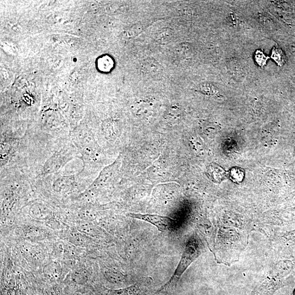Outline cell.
<instances>
[{
	"mask_svg": "<svg viewBox=\"0 0 295 295\" xmlns=\"http://www.w3.org/2000/svg\"><path fill=\"white\" fill-rule=\"evenodd\" d=\"M133 219H138L151 224L156 227L160 232H165L166 231L174 229L177 221L172 218L156 214H144L130 213L127 214Z\"/></svg>",
	"mask_w": 295,
	"mask_h": 295,
	"instance_id": "5b68a950",
	"label": "cell"
},
{
	"mask_svg": "<svg viewBox=\"0 0 295 295\" xmlns=\"http://www.w3.org/2000/svg\"><path fill=\"white\" fill-rule=\"evenodd\" d=\"M160 65L155 59L148 57L141 63V72L145 76H153L160 72Z\"/></svg>",
	"mask_w": 295,
	"mask_h": 295,
	"instance_id": "52a82bcc",
	"label": "cell"
},
{
	"mask_svg": "<svg viewBox=\"0 0 295 295\" xmlns=\"http://www.w3.org/2000/svg\"><path fill=\"white\" fill-rule=\"evenodd\" d=\"M255 59L256 63L261 66H264L266 65L267 60L269 59L268 56H266L262 51L258 50L256 51L255 55Z\"/></svg>",
	"mask_w": 295,
	"mask_h": 295,
	"instance_id": "4fadbf2b",
	"label": "cell"
},
{
	"mask_svg": "<svg viewBox=\"0 0 295 295\" xmlns=\"http://www.w3.org/2000/svg\"><path fill=\"white\" fill-rule=\"evenodd\" d=\"M119 166V162L116 161L110 166L107 167L102 171L96 180L95 181V185H99L107 183L114 177L116 173Z\"/></svg>",
	"mask_w": 295,
	"mask_h": 295,
	"instance_id": "ba28073f",
	"label": "cell"
},
{
	"mask_svg": "<svg viewBox=\"0 0 295 295\" xmlns=\"http://www.w3.org/2000/svg\"><path fill=\"white\" fill-rule=\"evenodd\" d=\"M134 112L138 117H148L151 114L152 107L146 102H137L133 107Z\"/></svg>",
	"mask_w": 295,
	"mask_h": 295,
	"instance_id": "30bf717a",
	"label": "cell"
},
{
	"mask_svg": "<svg viewBox=\"0 0 295 295\" xmlns=\"http://www.w3.org/2000/svg\"><path fill=\"white\" fill-rule=\"evenodd\" d=\"M293 295H295V289L293 291Z\"/></svg>",
	"mask_w": 295,
	"mask_h": 295,
	"instance_id": "9a60e30c",
	"label": "cell"
},
{
	"mask_svg": "<svg viewBox=\"0 0 295 295\" xmlns=\"http://www.w3.org/2000/svg\"><path fill=\"white\" fill-rule=\"evenodd\" d=\"M271 58L276 62L280 66H283L286 62V57L283 51L275 47L272 50Z\"/></svg>",
	"mask_w": 295,
	"mask_h": 295,
	"instance_id": "7c38bea8",
	"label": "cell"
},
{
	"mask_svg": "<svg viewBox=\"0 0 295 295\" xmlns=\"http://www.w3.org/2000/svg\"><path fill=\"white\" fill-rule=\"evenodd\" d=\"M294 266L290 260L279 261L249 295H273L279 288L289 284Z\"/></svg>",
	"mask_w": 295,
	"mask_h": 295,
	"instance_id": "6da1fadb",
	"label": "cell"
},
{
	"mask_svg": "<svg viewBox=\"0 0 295 295\" xmlns=\"http://www.w3.org/2000/svg\"><path fill=\"white\" fill-rule=\"evenodd\" d=\"M154 281L151 278H143L135 283L119 289H105L101 295H147L153 290Z\"/></svg>",
	"mask_w": 295,
	"mask_h": 295,
	"instance_id": "277c9868",
	"label": "cell"
},
{
	"mask_svg": "<svg viewBox=\"0 0 295 295\" xmlns=\"http://www.w3.org/2000/svg\"><path fill=\"white\" fill-rule=\"evenodd\" d=\"M143 30V27L142 26H141V25H134L133 28H132V29L131 30V36H135L136 35H137V34H138L139 33H140V32L141 31H142Z\"/></svg>",
	"mask_w": 295,
	"mask_h": 295,
	"instance_id": "5bb4252c",
	"label": "cell"
},
{
	"mask_svg": "<svg viewBox=\"0 0 295 295\" xmlns=\"http://www.w3.org/2000/svg\"><path fill=\"white\" fill-rule=\"evenodd\" d=\"M202 243L197 236H192L186 243L181 259L172 276L180 280L182 275L202 253Z\"/></svg>",
	"mask_w": 295,
	"mask_h": 295,
	"instance_id": "7a4b0ae2",
	"label": "cell"
},
{
	"mask_svg": "<svg viewBox=\"0 0 295 295\" xmlns=\"http://www.w3.org/2000/svg\"><path fill=\"white\" fill-rule=\"evenodd\" d=\"M75 151L74 147L68 145L56 152L45 163L43 168V174H53L60 170L64 165L73 158Z\"/></svg>",
	"mask_w": 295,
	"mask_h": 295,
	"instance_id": "3957f363",
	"label": "cell"
},
{
	"mask_svg": "<svg viewBox=\"0 0 295 295\" xmlns=\"http://www.w3.org/2000/svg\"><path fill=\"white\" fill-rule=\"evenodd\" d=\"M29 213L35 219H46L50 215V211L44 205L36 203L30 207Z\"/></svg>",
	"mask_w": 295,
	"mask_h": 295,
	"instance_id": "9c48e42d",
	"label": "cell"
},
{
	"mask_svg": "<svg viewBox=\"0 0 295 295\" xmlns=\"http://www.w3.org/2000/svg\"><path fill=\"white\" fill-rule=\"evenodd\" d=\"M201 91L204 94L213 97H219L220 95L217 88L215 86L209 84V83H204L200 86Z\"/></svg>",
	"mask_w": 295,
	"mask_h": 295,
	"instance_id": "8fae6325",
	"label": "cell"
},
{
	"mask_svg": "<svg viewBox=\"0 0 295 295\" xmlns=\"http://www.w3.org/2000/svg\"><path fill=\"white\" fill-rule=\"evenodd\" d=\"M74 176H61L57 178L53 184V190L59 193H66L72 189L75 184Z\"/></svg>",
	"mask_w": 295,
	"mask_h": 295,
	"instance_id": "8992f818",
	"label": "cell"
}]
</instances>
